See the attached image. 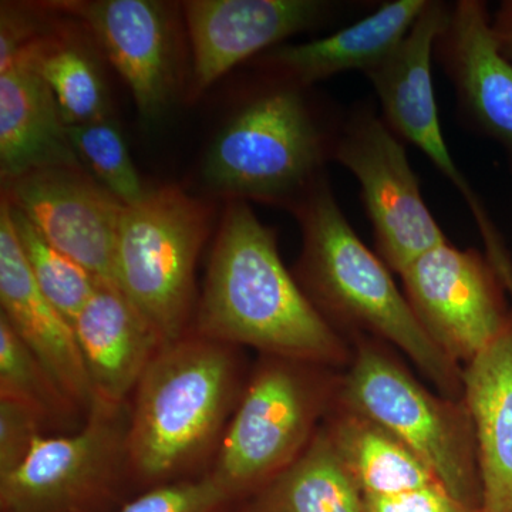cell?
I'll list each match as a JSON object with an SVG mask.
<instances>
[{
  "instance_id": "cell-1",
  "label": "cell",
  "mask_w": 512,
  "mask_h": 512,
  "mask_svg": "<svg viewBox=\"0 0 512 512\" xmlns=\"http://www.w3.org/2000/svg\"><path fill=\"white\" fill-rule=\"evenodd\" d=\"M197 332L320 367L352 359L338 330L286 268L276 232L247 201L225 204L198 303Z\"/></svg>"
},
{
  "instance_id": "cell-2",
  "label": "cell",
  "mask_w": 512,
  "mask_h": 512,
  "mask_svg": "<svg viewBox=\"0 0 512 512\" xmlns=\"http://www.w3.org/2000/svg\"><path fill=\"white\" fill-rule=\"evenodd\" d=\"M302 232L296 279L333 326L369 333L406 353L450 399H463V369L427 335L392 271L346 220L328 177L291 211Z\"/></svg>"
},
{
  "instance_id": "cell-3",
  "label": "cell",
  "mask_w": 512,
  "mask_h": 512,
  "mask_svg": "<svg viewBox=\"0 0 512 512\" xmlns=\"http://www.w3.org/2000/svg\"><path fill=\"white\" fill-rule=\"evenodd\" d=\"M262 82L212 140L202 180L225 200L292 211L326 175L345 114L322 109L311 87L261 72Z\"/></svg>"
},
{
  "instance_id": "cell-4",
  "label": "cell",
  "mask_w": 512,
  "mask_h": 512,
  "mask_svg": "<svg viewBox=\"0 0 512 512\" xmlns=\"http://www.w3.org/2000/svg\"><path fill=\"white\" fill-rule=\"evenodd\" d=\"M228 346L184 336L147 367L127 430V460L143 480L174 476L217 439L238 386Z\"/></svg>"
},
{
  "instance_id": "cell-5",
  "label": "cell",
  "mask_w": 512,
  "mask_h": 512,
  "mask_svg": "<svg viewBox=\"0 0 512 512\" xmlns=\"http://www.w3.org/2000/svg\"><path fill=\"white\" fill-rule=\"evenodd\" d=\"M336 402L403 441L467 510H481L476 431L464 399L430 393L375 340L357 338Z\"/></svg>"
},
{
  "instance_id": "cell-6",
  "label": "cell",
  "mask_w": 512,
  "mask_h": 512,
  "mask_svg": "<svg viewBox=\"0 0 512 512\" xmlns=\"http://www.w3.org/2000/svg\"><path fill=\"white\" fill-rule=\"evenodd\" d=\"M215 205L177 185L150 188L124 205L114 278L164 345L184 338L194 309L195 265L210 237Z\"/></svg>"
},
{
  "instance_id": "cell-7",
  "label": "cell",
  "mask_w": 512,
  "mask_h": 512,
  "mask_svg": "<svg viewBox=\"0 0 512 512\" xmlns=\"http://www.w3.org/2000/svg\"><path fill=\"white\" fill-rule=\"evenodd\" d=\"M316 367L272 356L255 373L211 473L232 498L265 487L318 433L316 421L336 399L338 382Z\"/></svg>"
},
{
  "instance_id": "cell-8",
  "label": "cell",
  "mask_w": 512,
  "mask_h": 512,
  "mask_svg": "<svg viewBox=\"0 0 512 512\" xmlns=\"http://www.w3.org/2000/svg\"><path fill=\"white\" fill-rule=\"evenodd\" d=\"M333 161L356 178L377 252L390 271L402 275L447 242L424 201L402 138L375 107L359 103L345 113Z\"/></svg>"
},
{
  "instance_id": "cell-9",
  "label": "cell",
  "mask_w": 512,
  "mask_h": 512,
  "mask_svg": "<svg viewBox=\"0 0 512 512\" xmlns=\"http://www.w3.org/2000/svg\"><path fill=\"white\" fill-rule=\"evenodd\" d=\"M450 10L446 2L429 0L400 45L365 76L375 89L387 126L403 141L419 148L454 185L480 229L487 248L485 255L500 268L510 264V256L477 192L454 163L440 126L431 64Z\"/></svg>"
},
{
  "instance_id": "cell-10",
  "label": "cell",
  "mask_w": 512,
  "mask_h": 512,
  "mask_svg": "<svg viewBox=\"0 0 512 512\" xmlns=\"http://www.w3.org/2000/svg\"><path fill=\"white\" fill-rule=\"evenodd\" d=\"M400 276L421 326L456 363H470L510 323L503 279L477 249L444 242Z\"/></svg>"
},
{
  "instance_id": "cell-11",
  "label": "cell",
  "mask_w": 512,
  "mask_h": 512,
  "mask_svg": "<svg viewBox=\"0 0 512 512\" xmlns=\"http://www.w3.org/2000/svg\"><path fill=\"white\" fill-rule=\"evenodd\" d=\"M46 5L90 30L133 94L144 123L163 119L184 89L181 6L157 0H47Z\"/></svg>"
},
{
  "instance_id": "cell-12",
  "label": "cell",
  "mask_w": 512,
  "mask_h": 512,
  "mask_svg": "<svg viewBox=\"0 0 512 512\" xmlns=\"http://www.w3.org/2000/svg\"><path fill=\"white\" fill-rule=\"evenodd\" d=\"M120 409L94 404L73 436L37 437L28 457L0 478L2 512H87L110 493L127 458Z\"/></svg>"
},
{
  "instance_id": "cell-13",
  "label": "cell",
  "mask_w": 512,
  "mask_h": 512,
  "mask_svg": "<svg viewBox=\"0 0 512 512\" xmlns=\"http://www.w3.org/2000/svg\"><path fill=\"white\" fill-rule=\"evenodd\" d=\"M181 5L192 53L188 101L200 99L239 63L325 25L339 9L325 0H188Z\"/></svg>"
},
{
  "instance_id": "cell-14",
  "label": "cell",
  "mask_w": 512,
  "mask_h": 512,
  "mask_svg": "<svg viewBox=\"0 0 512 512\" xmlns=\"http://www.w3.org/2000/svg\"><path fill=\"white\" fill-rule=\"evenodd\" d=\"M2 195L53 247L100 281L116 285L117 232L126 204L84 168L32 171L2 183Z\"/></svg>"
},
{
  "instance_id": "cell-15",
  "label": "cell",
  "mask_w": 512,
  "mask_h": 512,
  "mask_svg": "<svg viewBox=\"0 0 512 512\" xmlns=\"http://www.w3.org/2000/svg\"><path fill=\"white\" fill-rule=\"evenodd\" d=\"M461 119L503 148L512 174V63L495 43L481 0H458L434 49Z\"/></svg>"
},
{
  "instance_id": "cell-16",
  "label": "cell",
  "mask_w": 512,
  "mask_h": 512,
  "mask_svg": "<svg viewBox=\"0 0 512 512\" xmlns=\"http://www.w3.org/2000/svg\"><path fill=\"white\" fill-rule=\"evenodd\" d=\"M0 305L9 325L63 392L87 412L94 392L73 325L37 288L10 220L8 201H0Z\"/></svg>"
},
{
  "instance_id": "cell-17",
  "label": "cell",
  "mask_w": 512,
  "mask_h": 512,
  "mask_svg": "<svg viewBox=\"0 0 512 512\" xmlns=\"http://www.w3.org/2000/svg\"><path fill=\"white\" fill-rule=\"evenodd\" d=\"M94 404L121 409L164 342L116 285L100 281L73 322Z\"/></svg>"
},
{
  "instance_id": "cell-18",
  "label": "cell",
  "mask_w": 512,
  "mask_h": 512,
  "mask_svg": "<svg viewBox=\"0 0 512 512\" xmlns=\"http://www.w3.org/2000/svg\"><path fill=\"white\" fill-rule=\"evenodd\" d=\"M429 0L384 2L370 15L332 35L298 45L276 46L255 57L261 72L302 87L336 74L372 70L400 45Z\"/></svg>"
},
{
  "instance_id": "cell-19",
  "label": "cell",
  "mask_w": 512,
  "mask_h": 512,
  "mask_svg": "<svg viewBox=\"0 0 512 512\" xmlns=\"http://www.w3.org/2000/svg\"><path fill=\"white\" fill-rule=\"evenodd\" d=\"M461 377L476 431L480 512H512V318Z\"/></svg>"
},
{
  "instance_id": "cell-20",
  "label": "cell",
  "mask_w": 512,
  "mask_h": 512,
  "mask_svg": "<svg viewBox=\"0 0 512 512\" xmlns=\"http://www.w3.org/2000/svg\"><path fill=\"white\" fill-rule=\"evenodd\" d=\"M52 167L84 168L49 87L18 60L0 72L2 183Z\"/></svg>"
},
{
  "instance_id": "cell-21",
  "label": "cell",
  "mask_w": 512,
  "mask_h": 512,
  "mask_svg": "<svg viewBox=\"0 0 512 512\" xmlns=\"http://www.w3.org/2000/svg\"><path fill=\"white\" fill-rule=\"evenodd\" d=\"M100 52L82 22L56 12L46 32L13 62L28 64L46 83L67 127L80 126L113 116Z\"/></svg>"
},
{
  "instance_id": "cell-22",
  "label": "cell",
  "mask_w": 512,
  "mask_h": 512,
  "mask_svg": "<svg viewBox=\"0 0 512 512\" xmlns=\"http://www.w3.org/2000/svg\"><path fill=\"white\" fill-rule=\"evenodd\" d=\"M325 430L362 495L443 485L403 441L375 421L340 409Z\"/></svg>"
},
{
  "instance_id": "cell-23",
  "label": "cell",
  "mask_w": 512,
  "mask_h": 512,
  "mask_svg": "<svg viewBox=\"0 0 512 512\" xmlns=\"http://www.w3.org/2000/svg\"><path fill=\"white\" fill-rule=\"evenodd\" d=\"M251 512H366L363 495L319 430L295 461L261 488Z\"/></svg>"
},
{
  "instance_id": "cell-24",
  "label": "cell",
  "mask_w": 512,
  "mask_h": 512,
  "mask_svg": "<svg viewBox=\"0 0 512 512\" xmlns=\"http://www.w3.org/2000/svg\"><path fill=\"white\" fill-rule=\"evenodd\" d=\"M3 198L8 201V198ZM8 205L13 229L37 288L73 325L74 319L96 292L100 279L53 247L22 211L9 201Z\"/></svg>"
},
{
  "instance_id": "cell-25",
  "label": "cell",
  "mask_w": 512,
  "mask_h": 512,
  "mask_svg": "<svg viewBox=\"0 0 512 512\" xmlns=\"http://www.w3.org/2000/svg\"><path fill=\"white\" fill-rule=\"evenodd\" d=\"M0 400L18 403L45 421H66L76 403L0 315Z\"/></svg>"
},
{
  "instance_id": "cell-26",
  "label": "cell",
  "mask_w": 512,
  "mask_h": 512,
  "mask_svg": "<svg viewBox=\"0 0 512 512\" xmlns=\"http://www.w3.org/2000/svg\"><path fill=\"white\" fill-rule=\"evenodd\" d=\"M67 133L84 170L123 204H136L150 190L134 167L113 116L67 127Z\"/></svg>"
},
{
  "instance_id": "cell-27",
  "label": "cell",
  "mask_w": 512,
  "mask_h": 512,
  "mask_svg": "<svg viewBox=\"0 0 512 512\" xmlns=\"http://www.w3.org/2000/svg\"><path fill=\"white\" fill-rule=\"evenodd\" d=\"M234 500L214 477L178 481L147 491L120 512H221Z\"/></svg>"
},
{
  "instance_id": "cell-28",
  "label": "cell",
  "mask_w": 512,
  "mask_h": 512,
  "mask_svg": "<svg viewBox=\"0 0 512 512\" xmlns=\"http://www.w3.org/2000/svg\"><path fill=\"white\" fill-rule=\"evenodd\" d=\"M56 12L45 2H2L0 5V70H5L37 37L46 32Z\"/></svg>"
},
{
  "instance_id": "cell-29",
  "label": "cell",
  "mask_w": 512,
  "mask_h": 512,
  "mask_svg": "<svg viewBox=\"0 0 512 512\" xmlns=\"http://www.w3.org/2000/svg\"><path fill=\"white\" fill-rule=\"evenodd\" d=\"M42 421L26 407L0 400V478L15 471L28 457Z\"/></svg>"
},
{
  "instance_id": "cell-30",
  "label": "cell",
  "mask_w": 512,
  "mask_h": 512,
  "mask_svg": "<svg viewBox=\"0 0 512 512\" xmlns=\"http://www.w3.org/2000/svg\"><path fill=\"white\" fill-rule=\"evenodd\" d=\"M366 512H473L458 503L443 485L389 495H363Z\"/></svg>"
},
{
  "instance_id": "cell-31",
  "label": "cell",
  "mask_w": 512,
  "mask_h": 512,
  "mask_svg": "<svg viewBox=\"0 0 512 512\" xmlns=\"http://www.w3.org/2000/svg\"><path fill=\"white\" fill-rule=\"evenodd\" d=\"M491 30L501 55L512 63V0H503L491 15Z\"/></svg>"
}]
</instances>
